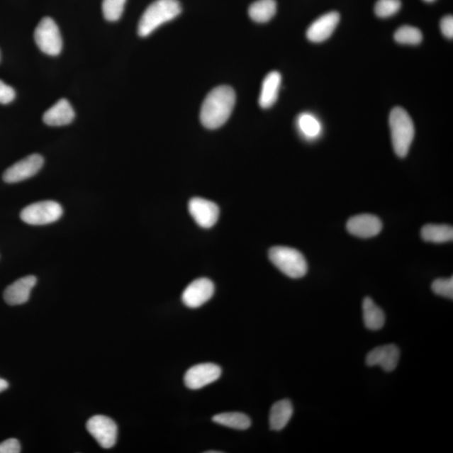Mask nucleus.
Segmentation results:
<instances>
[{
    "label": "nucleus",
    "mask_w": 453,
    "mask_h": 453,
    "mask_svg": "<svg viewBox=\"0 0 453 453\" xmlns=\"http://www.w3.org/2000/svg\"><path fill=\"white\" fill-rule=\"evenodd\" d=\"M235 101V91L230 86H220L210 91L201 109L203 125L209 130L223 126L231 116Z\"/></svg>",
    "instance_id": "f257e3e1"
},
{
    "label": "nucleus",
    "mask_w": 453,
    "mask_h": 453,
    "mask_svg": "<svg viewBox=\"0 0 453 453\" xmlns=\"http://www.w3.org/2000/svg\"><path fill=\"white\" fill-rule=\"evenodd\" d=\"M181 12V4L177 0H157L142 15L138 26L139 35L146 38L164 23L175 19Z\"/></svg>",
    "instance_id": "f03ea898"
},
{
    "label": "nucleus",
    "mask_w": 453,
    "mask_h": 453,
    "mask_svg": "<svg viewBox=\"0 0 453 453\" xmlns=\"http://www.w3.org/2000/svg\"><path fill=\"white\" fill-rule=\"evenodd\" d=\"M390 127L393 150L398 157L404 158L414 139V123L404 108L396 107L391 113Z\"/></svg>",
    "instance_id": "7ed1b4c3"
},
{
    "label": "nucleus",
    "mask_w": 453,
    "mask_h": 453,
    "mask_svg": "<svg viewBox=\"0 0 453 453\" xmlns=\"http://www.w3.org/2000/svg\"><path fill=\"white\" fill-rule=\"evenodd\" d=\"M269 258L288 277L299 279L308 273V265L303 255L290 247H273L269 251Z\"/></svg>",
    "instance_id": "20e7f679"
},
{
    "label": "nucleus",
    "mask_w": 453,
    "mask_h": 453,
    "mask_svg": "<svg viewBox=\"0 0 453 453\" xmlns=\"http://www.w3.org/2000/svg\"><path fill=\"white\" fill-rule=\"evenodd\" d=\"M63 214L62 206L55 201H41L27 206L21 213V220L30 225H47L57 222Z\"/></svg>",
    "instance_id": "39448f33"
},
{
    "label": "nucleus",
    "mask_w": 453,
    "mask_h": 453,
    "mask_svg": "<svg viewBox=\"0 0 453 453\" xmlns=\"http://www.w3.org/2000/svg\"><path fill=\"white\" fill-rule=\"evenodd\" d=\"M34 38L41 52L57 56L62 49V39L58 26L52 18L45 17L35 30Z\"/></svg>",
    "instance_id": "423d86ee"
},
{
    "label": "nucleus",
    "mask_w": 453,
    "mask_h": 453,
    "mask_svg": "<svg viewBox=\"0 0 453 453\" xmlns=\"http://www.w3.org/2000/svg\"><path fill=\"white\" fill-rule=\"evenodd\" d=\"M86 429L99 445L109 449L116 445L118 437V427L108 416L94 415L86 423Z\"/></svg>",
    "instance_id": "0eeeda50"
},
{
    "label": "nucleus",
    "mask_w": 453,
    "mask_h": 453,
    "mask_svg": "<svg viewBox=\"0 0 453 453\" xmlns=\"http://www.w3.org/2000/svg\"><path fill=\"white\" fill-rule=\"evenodd\" d=\"M222 369L212 363L200 364L187 370L184 376L186 386L190 390H200L217 381L221 377Z\"/></svg>",
    "instance_id": "6e6552de"
},
{
    "label": "nucleus",
    "mask_w": 453,
    "mask_h": 453,
    "mask_svg": "<svg viewBox=\"0 0 453 453\" xmlns=\"http://www.w3.org/2000/svg\"><path fill=\"white\" fill-rule=\"evenodd\" d=\"M44 164V159L39 154L29 155L20 162L9 167L3 175V179L7 183H16L34 177Z\"/></svg>",
    "instance_id": "1a4fd4ad"
},
{
    "label": "nucleus",
    "mask_w": 453,
    "mask_h": 453,
    "mask_svg": "<svg viewBox=\"0 0 453 453\" xmlns=\"http://www.w3.org/2000/svg\"><path fill=\"white\" fill-rule=\"evenodd\" d=\"M214 294L213 283L207 278L192 281L182 293L181 299L187 308H198L212 298Z\"/></svg>",
    "instance_id": "9d476101"
},
{
    "label": "nucleus",
    "mask_w": 453,
    "mask_h": 453,
    "mask_svg": "<svg viewBox=\"0 0 453 453\" xmlns=\"http://www.w3.org/2000/svg\"><path fill=\"white\" fill-rule=\"evenodd\" d=\"M189 208L191 217L201 228H211L218 221L219 208L211 201L201 198H192L189 201Z\"/></svg>",
    "instance_id": "9b49d317"
},
{
    "label": "nucleus",
    "mask_w": 453,
    "mask_h": 453,
    "mask_svg": "<svg viewBox=\"0 0 453 453\" xmlns=\"http://www.w3.org/2000/svg\"><path fill=\"white\" fill-rule=\"evenodd\" d=\"M383 224L373 214H359L352 217L347 223V230L352 235L368 239L381 232Z\"/></svg>",
    "instance_id": "f8f14e48"
},
{
    "label": "nucleus",
    "mask_w": 453,
    "mask_h": 453,
    "mask_svg": "<svg viewBox=\"0 0 453 453\" xmlns=\"http://www.w3.org/2000/svg\"><path fill=\"white\" fill-rule=\"evenodd\" d=\"M340 21V15L337 12L325 13L309 26L306 38L314 43H323L330 38Z\"/></svg>",
    "instance_id": "ddd939ff"
},
{
    "label": "nucleus",
    "mask_w": 453,
    "mask_h": 453,
    "mask_svg": "<svg viewBox=\"0 0 453 453\" xmlns=\"http://www.w3.org/2000/svg\"><path fill=\"white\" fill-rule=\"evenodd\" d=\"M401 356L400 349L393 345L378 347L369 352L366 357V364L370 367L381 366L386 372H391L397 367Z\"/></svg>",
    "instance_id": "4468645a"
},
{
    "label": "nucleus",
    "mask_w": 453,
    "mask_h": 453,
    "mask_svg": "<svg viewBox=\"0 0 453 453\" xmlns=\"http://www.w3.org/2000/svg\"><path fill=\"white\" fill-rule=\"evenodd\" d=\"M38 282L34 276L23 277L9 286L4 292V298L11 306L22 305L28 301L31 290Z\"/></svg>",
    "instance_id": "2eb2a0df"
},
{
    "label": "nucleus",
    "mask_w": 453,
    "mask_h": 453,
    "mask_svg": "<svg viewBox=\"0 0 453 453\" xmlns=\"http://www.w3.org/2000/svg\"><path fill=\"white\" fill-rule=\"evenodd\" d=\"M75 118L74 109L66 99H62L44 113L43 121L49 126H64L71 123Z\"/></svg>",
    "instance_id": "dca6fc26"
},
{
    "label": "nucleus",
    "mask_w": 453,
    "mask_h": 453,
    "mask_svg": "<svg viewBox=\"0 0 453 453\" xmlns=\"http://www.w3.org/2000/svg\"><path fill=\"white\" fill-rule=\"evenodd\" d=\"M281 85V75L280 72L274 71L269 72V74L264 77L259 99L260 107L269 108L276 104Z\"/></svg>",
    "instance_id": "f3484780"
},
{
    "label": "nucleus",
    "mask_w": 453,
    "mask_h": 453,
    "mask_svg": "<svg viewBox=\"0 0 453 453\" xmlns=\"http://www.w3.org/2000/svg\"><path fill=\"white\" fill-rule=\"evenodd\" d=\"M293 406L289 400L274 403L269 413V427L273 431H281L289 423L293 415Z\"/></svg>",
    "instance_id": "a211bd4d"
},
{
    "label": "nucleus",
    "mask_w": 453,
    "mask_h": 453,
    "mask_svg": "<svg viewBox=\"0 0 453 453\" xmlns=\"http://www.w3.org/2000/svg\"><path fill=\"white\" fill-rule=\"evenodd\" d=\"M363 315L365 327L369 330H379L386 323L383 310L370 297H366L363 301Z\"/></svg>",
    "instance_id": "6ab92c4d"
},
{
    "label": "nucleus",
    "mask_w": 453,
    "mask_h": 453,
    "mask_svg": "<svg viewBox=\"0 0 453 453\" xmlns=\"http://www.w3.org/2000/svg\"><path fill=\"white\" fill-rule=\"evenodd\" d=\"M425 241L442 244L453 239V228L446 224H427L420 232Z\"/></svg>",
    "instance_id": "aec40b11"
},
{
    "label": "nucleus",
    "mask_w": 453,
    "mask_h": 453,
    "mask_svg": "<svg viewBox=\"0 0 453 453\" xmlns=\"http://www.w3.org/2000/svg\"><path fill=\"white\" fill-rule=\"evenodd\" d=\"M277 4L276 0H258L249 8V16L252 21L267 23L276 15Z\"/></svg>",
    "instance_id": "412c9836"
},
{
    "label": "nucleus",
    "mask_w": 453,
    "mask_h": 453,
    "mask_svg": "<svg viewBox=\"0 0 453 453\" xmlns=\"http://www.w3.org/2000/svg\"><path fill=\"white\" fill-rule=\"evenodd\" d=\"M296 123L301 134L306 139L314 140L321 134V123L312 113L300 114L297 118Z\"/></svg>",
    "instance_id": "4be33fe9"
},
{
    "label": "nucleus",
    "mask_w": 453,
    "mask_h": 453,
    "mask_svg": "<svg viewBox=\"0 0 453 453\" xmlns=\"http://www.w3.org/2000/svg\"><path fill=\"white\" fill-rule=\"evenodd\" d=\"M213 420L218 425L236 430H247L251 425L249 416L240 413L218 414L213 416Z\"/></svg>",
    "instance_id": "5701e85b"
},
{
    "label": "nucleus",
    "mask_w": 453,
    "mask_h": 453,
    "mask_svg": "<svg viewBox=\"0 0 453 453\" xmlns=\"http://www.w3.org/2000/svg\"><path fill=\"white\" fill-rule=\"evenodd\" d=\"M423 38L422 31L410 26H401L395 33V40L400 44L418 45L422 43Z\"/></svg>",
    "instance_id": "b1692460"
},
{
    "label": "nucleus",
    "mask_w": 453,
    "mask_h": 453,
    "mask_svg": "<svg viewBox=\"0 0 453 453\" xmlns=\"http://www.w3.org/2000/svg\"><path fill=\"white\" fill-rule=\"evenodd\" d=\"M126 0H104L102 4L105 19L108 21H117L121 19L125 10Z\"/></svg>",
    "instance_id": "393cba45"
},
{
    "label": "nucleus",
    "mask_w": 453,
    "mask_h": 453,
    "mask_svg": "<svg viewBox=\"0 0 453 453\" xmlns=\"http://www.w3.org/2000/svg\"><path fill=\"white\" fill-rule=\"evenodd\" d=\"M401 0H378L375 4V15L381 18L391 17L400 11Z\"/></svg>",
    "instance_id": "a878e982"
},
{
    "label": "nucleus",
    "mask_w": 453,
    "mask_h": 453,
    "mask_svg": "<svg viewBox=\"0 0 453 453\" xmlns=\"http://www.w3.org/2000/svg\"><path fill=\"white\" fill-rule=\"evenodd\" d=\"M432 289L435 294L446 297L448 299L453 298V278L437 279L434 281Z\"/></svg>",
    "instance_id": "bb28decb"
},
{
    "label": "nucleus",
    "mask_w": 453,
    "mask_h": 453,
    "mask_svg": "<svg viewBox=\"0 0 453 453\" xmlns=\"http://www.w3.org/2000/svg\"><path fill=\"white\" fill-rule=\"evenodd\" d=\"M16 98V91L8 86L6 82L0 80V104H8L12 102Z\"/></svg>",
    "instance_id": "cd10ccee"
},
{
    "label": "nucleus",
    "mask_w": 453,
    "mask_h": 453,
    "mask_svg": "<svg viewBox=\"0 0 453 453\" xmlns=\"http://www.w3.org/2000/svg\"><path fill=\"white\" fill-rule=\"evenodd\" d=\"M21 444L17 439L11 438L0 443V453H19Z\"/></svg>",
    "instance_id": "c85d7f7f"
},
{
    "label": "nucleus",
    "mask_w": 453,
    "mask_h": 453,
    "mask_svg": "<svg viewBox=\"0 0 453 453\" xmlns=\"http://www.w3.org/2000/svg\"><path fill=\"white\" fill-rule=\"evenodd\" d=\"M441 30L446 38L452 39L453 38V18L452 16H447L441 21Z\"/></svg>",
    "instance_id": "c756f323"
},
{
    "label": "nucleus",
    "mask_w": 453,
    "mask_h": 453,
    "mask_svg": "<svg viewBox=\"0 0 453 453\" xmlns=\"http://www.w3.org/2000/svg\"><path fill=\"white\" fill-rule=\"evenodd\" d=\"M9 387V383L6 379H0V392L6 391Z\"/></svg>",
    "instance_id": "7c9ffc66"
},
{
    "label": "nucleus",
    "mask_w": 453,
    "mask_h": 453,
    "mask_svg": "<svg viewBox=\"0 0 453 453\" xmlns=\"http://www.w3.org/2000/svg\"><path fill=\"white\" fill-rule=\"evenodd\" d=\"M216 452L217 453H220L222 452H219V451H218V452H215V451H209V452H208V453H216Z\"/></svg>",
    "instance_id": "2f4dec72"
},
{
    "label": "nucleus",
    "mask_w": 453,
    "mask_h": 453,
    "mask_svg": "<svg viewBox=\"0 0 453 453\" xmlns=\"http://www.w3.org/2000/svg\"><path fill=\"white\" fill-rule=\"evenodd\" d=\"M424 1L428 2V3H432V2H434L435 0H424Z\"/></svg>",
    "instance_id": "473e14b6"
}]
</instances>
